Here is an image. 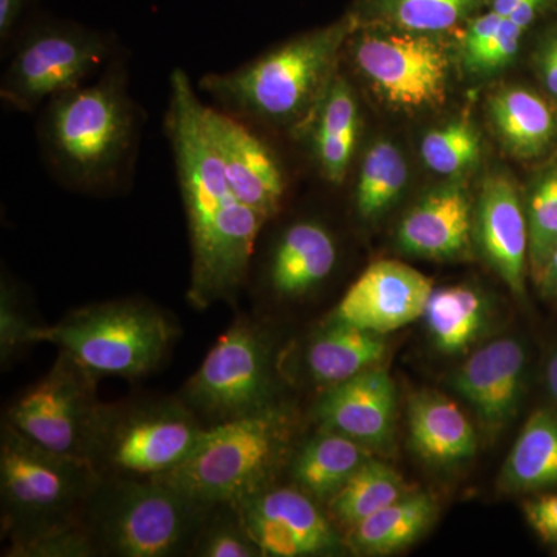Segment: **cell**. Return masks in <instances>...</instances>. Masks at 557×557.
<instances>
[{
  "label": "cell",
  "mask_w": 557,
  "mask_h": 557,
  "mask_svg": "<svg viewBox=\"0 0 557 557\" xmlns=\"http://www.w3.org/2000/svg\"><path fill=\"white\" fill-rule=\"evenodd\" d=\"M522 2L525 0H493V11L504 20H508L522 5Z\"/></svg>",
  "instance_id": "cell-43"
},
{
  "label": "cell",
  "mask_w": 557,
  "mask_h": 557,
  "mask_svg": "<svg viewBox=\"0 0 557 557\" xmlns=\"http://www.w3.org/2000/svg\"><path fill=\"white\" fill-rule=\"evenodd\" d=\"M490 116L505 148L518 159L544 156L557 138V109L525 87L498 90Z\"/></svg>",
  "instance_id": "cell-25"
},
{
  "label": "cell",
  "mask_w": 557,
  "mask_h": 557,
  "mask_svg": "<svg viewBox=\"0 0 557 557\" xmlns=\"http://www.w3.org/2000/svg\"><path fill=\"white\" fill-rule=\"evenodd\" d=\"M40 325L27 317L20 302L16 285L3 274L0 282V359L2 366L32 344H38L36 335Z\"/></svg>",
  "instance_id": "cell-36"
},
{
  "label": "cell",
  "mask_w": 557,
  "mask_h": 557,
  "mask_svg": "<svg viewBox=\"0 0 557 557\" xmlns=\"http://www.w3.org/2000/svg\"><path fill=\"white\" fill-rule=\"evenodd\" d=\"M211 508L159 478L101 479L84 520L98 555L172 557L190 555Z\"/></svg>",
  "instance_id": "cell-5"
},
{
  "label": "cell",
  "mask_w": 557,
  "mask_h": 557,
  "mask_svg": "<svg viewBox=\"0 0 557 557\" xmlns=\"http://www.w3.org/2000/svg\"><path fill=\"white\" fill-rule=\"evenodd\" d=\"M409 434L413 449L429 463H457L478 450L471 421L453 399L437 392H420L410 398Z\"/></svg>",
  "instance_id": "cell-23"
},
{
  "label": "cell",
  "mask_w": 557,
  "mask_h": 557,
  "mask_svg": "<svg viewBox=\"0 0 557 557\" xmlns=\"http://www.w3.org/2000/svg\"><path fill=\"white\" fill-rule=\"evenodd\" d=\"M432 292L431 278L420 271L379 260L348 287L329 319L387 335L423 318Z\"/></svg>",
  "instance_id": "cell-15"
},
{
  "label": "cell",
  "mask_w": 557,
  "mask_h": 557,
  "mask_svg": "<svg viewBox=\"0 0 557 557\" xmlns=\"http://www.w3.org/2000/svg\"><path fill=\"white\" fill-rule=\"evenodd\" d=\"M502 491L530 493L557 486V416L539 409L520 431L502 469Z\"/></svg>",
  "instance_id": "cell-27"
},
{
  "label": "cell",
  "mask_w": 557,
  "mask_h": 557,
  "mask_svg": "<svg viewBox=\"0 0 557 557\" xmlns=\"http://www.w3.org/2000/svg\"><path fill=\"white\" fill-rule=\"evenodd\" d=\"M100 482L89 461L42 448L3 421L0 498L2 534L9 545L84 519Z\"/></svg>",
  "instance_id": "cell-6"
},
{
  "label": "cell",
  "mask_w": 557,
  "mask_h": 557,
  "mask_svg": "<svg viewBox=\"0 0 557 557\" xmlns=\"http://www.w3.org/2000/svg\"><path fill=\"white\" fill-rule=\"evenodd\" d=\"M338 240L324 222L293 220L278 231L262 260V282L278 299H299L335 273Z\"/></svg>",
  "instance_id": "cell-18"
},
{
  "label": "cell",
  "mask_w": 557,
  "mask_h": 557,
  "mask_svg": "<svg viewBox=\"0 0 557 557\" xmlns=\"http://www.w3.org/2000/svg\"><path fill=\"white\" fill-rule=\"evenodd\" d=\"M410 493L413 491L397 469L370 457L330 498L327 515L336 527L347 531Z\"/></svg>",
  "instance_id": "cell-28"
},
{
  "label": "cell",
  "mask_w": 557,
  "mask_h": 557,
  "mask_svg": "<svg viewBox=\"0 0 557 557\" xmlns=\"http://www.w3.org/2000/svg\"><path fill=\"white\" fill-rule=\"evenodd\" d=\"M370 457V449L361 443L319 428L317 434L298 446L289 458V478L293 485L319 504L327 505Z\"/></svg>",
  "instance_id": "cell-24"
},
{
  "label": "cell",
  "mask_w": 557,
  "mask_h": 557,
  "mask_svg": "<svg viewBox=\"0 0 557 557\" xmlns=\"http://www.w3.org/2000/svg\"><path fill=\"white\" fill-rule=\"evenodd\" d=\"M120 50L110 33L78 22L38 17L7 54L0 100L16 112H38L51 98L90 83Z\"/></svg>",
  "instance_id": "cell-9"
},
{
  "label": "cell",
  "mask_w": 557,
  "mask_h": 557,
  "mask_svg": "<svg viewBox=\"0 0 557 557\" xmlns=\"http://www.w3.org/2000/svg\"><path fill=\"white\" fill-rule=\"evenodd\" d=\"M190 555L199 557H262V553L237 508L231 504L214 505L201 525Z\"/></svg>",
  "instance_id": "cell-34"
},
{
  "label": "cell",
  "mask_w": 557,
  "mask_h": 557,
  "mask_svg": "<svg viewBox=\"0 0 557 557\" xmlns=\"http://www.w3.org/2000/svg\"><path fill=\"white\" fill-rule=\"evenodd\" d=\"M474 211L467 190L449 185L432 190L410 209L397 231L401 251L416 258L448 260L471 248Z\"/></svg>",
  "instance_id": "cell-20"
},
{
  "label": "cell",
  "mask_w": 557,
  "mask_h": 557,
  "mask_svg": "<svg viewBox=\"0 0 557 557\" xmlns=\"http://www.w3.org/2000/svg\"><path fill=\"white\" fill-rule=\"evenodd\" d=\"M383 336L327 319L311 336L304 351L307 375L314 384L329 388L376 368L387 355Z\"/></svg>",
  "instance_id": "cell-22"
},
{
  "label": "cell",
  "mask_w": 557,
  "mask_h": 557,
  "mask_svg": "<svg viewBox=\"0 0 557 557\" xmlns=\"http://www.w3.org/2000/svg\"><path fill=\"white\" fill-rule=\"evenodd\" d=\"M295 428L293 413L278 403L209 426L196 453L159 479L209 507L239 504L276 485L296 449Z\"/></svg>",
  "instance_id": "cell-4"
},
{
  "label": "cell",
  "mask_w": 557,
  "mask_h": 557,
  "mask_svg": "<svg viewBox=\"0 0 557 557\" xmlns=\"http://www.w3.org/2000/svg\"><path fill=\"white\" fill-rule=\"evenodd\" d=\"M276 392L269 336L239 318L208 351L178 397L209 428L276 405Z\"/></svg>",
  "instance_id": "cell-10"
},
{
  "label": "cell",
  "mask_w": 557,
  "mask_h": 557,
  "mask_svg": "<svg viewBox=\"0 0 557 557\" xmlns=\"http://www.w3.org/2000/svg\"><path fill=\"white\" fill-rule=\"evenodd\" d=\"M504 17L498 16L493 10L490 13L479 16L478 20L469 25L467 36L463 42V60L478 53L480 49L486 46L487 40L493 38L494 33L500 27Z\"/></svg>",
  "instance_id": "cell-40"
},
{
  "label": "cell",
  "mask_w": 557,
  "mask_h": 557,
  "mask_svg": "<svg viewBox=\"0 0 557 557\" xmlns=\"http://www.w3.org/2000/svg\"><path fill=\"white\" fill-rule=\"evenodd\" d=\"M424 318L438 350L460 354L485 327L486 302L478 289L467 285L438 288L428 300Z\"/></svg>",
  "instance_id": "cell-29"
},
{
  "label": "cell",
  "mask_w": 557,
  "mask_h": 557,
  "mask_svg": "<svg viewBox=\"0 0 557 557\" xmlns=\"http://www.w3.org/2000/svg\"><path fill=\"white\" fill-rule=\"evenodd\" d=\"M262 557L335 555L343 537L319 502L293 486H270L234 505Z\"/></svg>",
  "instance_id": "cell-13"
},
{
  "label": "cell",
  "mask_w": 557,
  "mask_h": 557,
  "mask_svg": "<svg viewBox=\"0 0 557 557\" xmlns=\"http://www.w3.org/2000/svg\"><path fill=\"white\" fill-rule=\"evenodd\" d=\"M205 101L188 73L172 70L164 132L170 139L190 242V306L234 304L248 284L269 220L231 188L205 127Z\"/></svg>",
  "instance_id": "cell-1"
},
{
  "label": "cell",
  "mask_w": 557,
  "mask_h": 557,
  "mask_svg": "<svg viewBox=\"0 0 557 557\" xmlns=\"http://www.w3.org/2000/svg\"><path fill=\"white\" fill-rule=\"evenodd\" d=\"M482 156V139L468 120H456L428 132L421 141V159L440 175L471 170Z\"/></svg>",
  "instance_id": "cell-31"
},
{
  "label": "cell",
  "mask_w": 557,
  "mask_h": 557,
  "mask_svg": "<svg viewBox=\"0 0 557 557\" xmlns=\"http://www.w3.org/2000/svg\"><path fill=\"white\" fill-rule=\"evenodd\" d=\"M527 219L528 262L531 276L537 282L549 255L557 247V164L542 174L531 190Z\"/></svg>",
  "instance_id": "cell-33"
},
{
  "label": "cell",
  "mask_w": 557,
  "mask_h": 557,
  "mask_svg": "<svg viewBox=\"0 0 557 557\" xmlns=\"http://www.w3.org/2000/svg\"><path fill=\"white\" fill-rule=\"evenodd\" d=\"M177 325L153 304L119 299L70 311L40 325L36 341L65 350L98 376L135 380L153 372L177 339Z\"/></svg>",
  "instance_id": "cell-8"
},
{
  "label": "cell",
  "mask_w": 557,
  "mask_h": 557,
  "mask_svg": "<svg viewBox=\"0 0 557 557\" xmlns=\"http://www.w3.org/2000/svg\"><path fill=\"white\" fill-rule=\"evenodd\" d=\"M408 183V164L394 143L376 141L362 157L357 185H355V208L362 219L379 218Z\"/></svg>",
  "instance_id": "cell-30"
},
{
  "label": "cell",
  "mask_w": 557,
  "mask_h": 557,
  "mask_svg": "<svg viewBox=\"0 0 557 557\" xmlns=\"http://www.w3.org/2000/svg\"><path fill=\"white\" fill-rule=\"evenodd\" d=\"M523 32L525 30L516 25L515 22L502 21L500 27L494 33L493 38L487 40L486 46L480 49L478 53L463 60L465 65L471 72L483 73V75L507 67L509 62L515 60L516 54H518Z\"/></svg>",
  "instance_id": "cell-37"
},
{
  "label": "cell",
  "mask_w": 557,
  "mask_h": 557,
  "mask_svg": "<svg viewBox=\"0 0 557 557\" xmlns=\"http://www.w3.org/2000/svg\"><path fill=\"white\" fill-rule=\"evenodd\" d=\"M536 284L548 298L557 299V247L549 255Z\"/></svg>",
  "instance_id": "cell-42"
},
{
  "label": "cell",
  "mask_w": 557,
  "mask_h": 557,
  "mask_svg": "<svg viewBox=\"0 0 557 557\" xmlns=\"http://www.w3.org/2000/svg\"><path fill=\"white\" fill-rule=\"evenodd\" d=\"M474 214V233L483 258L512 295L523 298L530 270V237L527 209L512 180L490 175L483 182Z\"/></svg>",
  "instance_id": "cell-17"
},
{
  "label": "cell",
  "mask_w": 557,
  "mask_h": 557,
  "mask_svg": "<svg viewBox=\"0 0 557 557\" xmlns=\"http://www.w3.org/2000/svg\"><path fill=\"white\" fill-rule=\"evenodd\" d=\"M397 391L386 370H364L354 379L329 387L318 399L313 416L319 428L338 432L370 450L394 438Z\"/></svg>",
  "instance_id": "cell-16"
},
{
  "label": "cell",
  "mask_w": 557,
  "mask_h": 557,
  "mask_svg": "<svg viewBox=\"0 0 557 557\" xmlns=\"http://www.w3.org/2000/svg\"><path fill=\"white\" fill-rule=\"evenodd\" d=\"M527 351L515 338L479 348L454 373L453 386L490 434L502 431L518 413L525 383Z\"/></svg>",
  "instance_id": "cell-19"
},
{
  "label": "cell",
  "mask_w": 557,
  "mask_h": 557,
  "mask_svg": "<svg viewBox=\"0 0 557 557\" xmlns=\"http://www.w3.org/2000/svg\"><path fill=\"white\" fill-rule=\"evenodd\" d=\"M205 127L222 161L231 188L269 223L284 211L289 178L269 137L236 116L205 102Z\"/></svg>",
  "instance_id": "cell-14"
},
{
  "label": "cell",
  "mask_w": 557,
  "mask_h": 557,
  "mask_svg": "<svg viewBox=\"0 0 557 557\" xmlns=\"http://www.w3.org/2000/svg\"><path fill=\"white\" fill-rule=\"evenodd\" d=\"M536 65L542 83L557 98V33L545 39L537 51Z\"/></svg>",
  "instance_id": "cell-41"
},
{
  "label": "cell",
  "mask_w": 557,
  "mask_h": 557,
  "mask_svg": "<svg viewBox=\"0 0 557 557\" xmlns=\"http://www.w3.org/2000/svg\"><path fill=\"white\" fill-rule=\"evenodd\" d=\"M437 518V504L424 493H410L348 528L347 544L362 555L384 556L408 548Z\"/></svg>",
  "instance_id": "cell-26"
},
{
  "label": "cell",
  "mask_w": 557,
  "mask_h": 557,
  "mask_svg": "<svg viewBox=\"0 0 557 557\" xmlns=\"http://www.w3.org/2000/svg\"><path fill=\"white\" fill-rule=\"evenodd\" d=\"M358 72L392 104L432 108L445 102L448 57L423 33H362L348 47Z\"/></svg>",
  "instance_id": "cell-12"
},
{
  "label": "cell",
  "mask_w": 557,
  "mask_h": 557,
  "mask_svg": "<svg viewBox=\"0 0 557 557\" xmlns=\"http://www.w3.org/2000/svg\"><path fill=\"white\" fill-rule=\"evenodd\" d=\"M5 556L90 557L98 556V549L86 520L78 519L9 545Z\"/></svg>",
  "instance_id": "cell-35"
},
{
  "label": "cell",
  "mask_w": 557,
  "mask_h": 557,
  "mask_svg": "<svg viewBox=\"0 0 557 557\" xmlns=\"http://www.w3.org/2000/svg\"><path fill=\"white\" fill-rule=\"evenodd\" d=\"M479 0H370L379 11L405 32L438 33L449 30L471 13Z\"/></svg>",
  "instance_id": "cell-32"
},
{
  "label": "cell",
  "mask_w": 557,
  "mask_h": 557,
  "mask_svg": "<svg viewBox=\"0 0 557 557\" xmlns=\"http://www.w3.org/2000/svg\"><path fill=\"white\" fill-rule=\"evenodd\" d=\"M100 376L60 350L49 372L14 399L5 423L42 448L87 461L91 432L102 403Z\"/></svg>",
  "instance_id": "cell-11"
},
{
  "label": "cell",
  "mask_w": 557,
  "mask_h": 557,
  "mask_svg": "<svg viewBox=\"0 0 557 557\" xmlns=\"http://www.w3.org/2000/svg\"><path fill=\"white\" fill-rule=\"evenodd\" d=\"M208 426L182 398L102 403L87 461L101 479H153L188 460Z\"/></svg>",
  "instance_id": "cell-7"
},
{
  "label": "cell",
  "mask_w": 557,
  "mask_h": 557,
  "mask_svg": "<svg viewBox=\"0 0 557 557\" xmlns=\"http://www.w3.org/2000/svg\"><path fill=\"white\" fill-rule=\"evenodd\" d=\"M146 112L131 91L121 49L94 83L51 98L36 137L44 166L65 189L91 197L131 189Z\"/></svg>",
  "instance_id": "cell-2"
},
{
  "label": "cell",
  "mask_w": 557,
  "mask_h": 557,
  "mask_svg": "<svg viewBox=\"0 0 557 557\" xmlns=\"http://www.w3.org/2000/svg\"><path fill=\"white\" fill-rule=\"evenodd\" d=\"M354 16L274 47L228 72L201 76L197 89L214 106L260 131L295 134L336 75Z\"/></svg>",
  "instance_id": "cell-3"
},
{
  "label": "cell",
  "mask_w": 557,
  "mask_h": 557,
  "mask_svg": "<svg viewBox=\"0 0 557 557\" xmlns=\"http://www.w3.org/2000/svg\"><path fill=\"white\" fill-rule=\"evenodd\" d=\"M547 384L549 394H552V397L555 398V401L557 403V350L548 361Z\"/></svg>",
  "instance_id": "cell-44"
},
{
  "label": "cell",
  "mask_w": 557,
  "mask_h": 557,
  "mask_svg": "<svg viewBox=\"0 0 557 557\" xmlns=\"http://www.w3.org/2000/svg\"><path fill=\"white\" fill-rule=\"evenodd\" d=\"M33 0H0V53L5 58L22 32L35 20L30 16Z\"/></svg>",
  "instance_id": "cell-38"
},
{
  "label": "cell",
  "mask_w": 557,
  "mask_h": 557,
  "mask_svg": "<svg viewBox=\"0 0 557 557\" xmlns=\"http://www.w3.org/2000/svg\"><path fill=\"white\" fill-rule=\"evenodd\" d=\"M359 135V110L350 83L336 73L317 108L292 135L307 143L311 161L332 186L344 185Z\"/></svg>",
  "instance_id": "cell-21"
},
{
  "label": "cell",
  "mask_w": 557,
  "mask_h": 557,
  "mask_svg": "<svg viewBox=\"0 0 557 557\" xmlns=\"http://www.w3.org/2000/svg\"><path fill=\"white\" fill-rule=\"evenodd\" d=\"M523 515L542 541L557 544V494H544L525 502Z\"/></svg>",
  "instance_id": "cell-39"
}]
</instances>
